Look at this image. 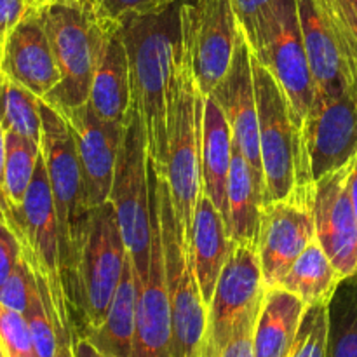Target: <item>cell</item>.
<instances>
[{
	"label": "cell",
	"instance_id": "cell-46",
	"mask_svg": "<svg viewBox=\"0 0 357 357\" xmlns=\"http://www.w3.org/2000/svg\"><path fill=\"white\" fill-rule=\"evenodd\" d=\"M2 56H3V47H0V72H2Z\"/></svg>",
	"mask_w": 357,
	"mask_h": 357
},
{
	"label": "cell",
	"instance_id": "cell-18",
	"mask_svg": "<svg viewBox=\"0 0 357 357\" xmlns=\"http://www.w3.org/2000/svg\"><path fill=\"white\" fill-rule=\"evenodd\" d=\"M2 72L40 100L61 80L40 13L31 10L9 35L3 47Z\"/></svg>",
	"mask_w": 357,
	"mask_h": 357
},
{
	"label": "cell",
	"instance_id": "cell-2",
	"mask_svg": "<svg viewBox=\"0 0 357 357\" xmlns=\"http://www.w3.org/2000/svg\"><path fill=\"white\" fill-rule=\"evenodd\" d=\"M131 72L132 101L149 142L150 164L159 178L167 169V101L180 35V0L166 10L131 17L121 26Z\"/></svg>",
	"mask_w": 357,
	"mask_h": 357
},
{
	"label": "cell",
	"instance_id": "cell-7",
	"mask_svg": "<svg viewBox=\"0 0 357 357\" xmlns=\"http://www.w3.org/2000/svg\"><path fill=\"white\" fill-rule=\"evenodd\" d=\"M128 257L112 202L91 209L77 272L73 307L75 340L89 337L105 323Z\"/></svg>",
	"mask_w": 357,
	"mask_h": 357
},
{
	"label": "cell",
	"instance_id": "cell-11",
	"mask_svg": "<svg viewBox=\"0 0 357 357\" xmlns=\"http://www.w3.org/2000/svg\"><path fill=\"white\" fill-rule=\"evenodd\" d=\"M314 190H298L261 209L258 255L267 288L279 286L296 258L316 239Z\"/></svg>",
	"mask_w": 357,
	"mask_h": 357
},
{
	"label": "cell",
	"instance_id": "cell-23",
	"mask_svg": "<svg viewBox=\"0 0 357 357\" xmlns=\"http://www.w3.org/2000/svg\"><path fill=\"white\" fill-rule=\"evenodd\" d=\"M296 10L316 94L347 91L337 45L314 0H296Z\"/></svg>",
	"mask_w": 357,
	"mask_h": 357
},
{
	"label": "cell",
	"instance_id": "cell-5",
	"mask_svg": "<svg viewBox=\"0 0 357 357\" xmlns=\"http://www.w3.org/2000/svg\"><path fill=\"white\" fill-rule=\"evenodd\" d=\"M38 13L61 73L44 101L58 110L80 107L89 100L94 70L110 30L98 20L89 0H58Z\"/></svg>",
	"mask_w": 357,
	"mask_h": 357
},
{
	"label": "cell",
	"instance_id": "cell-27",
	"mask_svg": "<svg viewBox=\"0 0 357 357\" xmlns=\"http://www.w3.org/2000/svg\"><path fill=\"white\" fill-rule=\"evenodd\" d=\"M331 31L345 86L357 107V0H314Z\"/></svg>",
	"mask_w": 357,
	"mask_h": 357
},
{
	"label": "cell",
	"instance_id": "cell-28",
	"mask_svg": "<svg viewBox=\"0 0 357 357\" xmlns=\"http://www.w3.org/2000/svg\"><path fill=\"white\" fill-rule=\"evenodd\" d=\"M0 122L3 129L42 143L40 98L0 72Z\"/></svg>",
	"mask_w": 357,
	"mask_h": 357
},
{
	"label": "cell",
	"instance_id": "cell-22",
	"mask_svg": "<svg viewBox=\"0 0 357 357\" xmlns=\"http://www.w3.org/2000/svg\"><path fill=\"white\" fill-rule=\"evenodd\" d=\"M305 310L288 289L267 288L255 324V357H288Z\"/></svg>",
	"mask_w": 357,
	"mask_h": 357
},
{
	"label": "cell",
	"instance_id": "cell-1",
	"mask_svg": "<svg viewBox=\"0 0 357 357\" xmlns=\"http://www.w3.org/2000/svg\"><path fill=\"white\" fill-rule=\"evenodd\" d=\"M204 96L199 89L194 72V42L192 21L185 0H180V35L173 59V73L167 101V169L174 215L183 230V239L190 250L192 227L197 197L202 190L201 146ZM192 253V251H190Z\"/></svg>",
	"mask_w": 357,
	"mask_h": 357
},
{
	"label": "cell",
	"instance_id": "cell-43",
	"mask_svg": "<svg viewBox=\"0 0 357 357\" xmlns=\"http://www.w3.org/2000/svg\"><path fill=\"white\" fill-rule=\"evenodd\" d=\"M54 357H77L73 340H59Z\"/></svg>",
	"mask_w": 357,
	"mask_h": 357
},
{
	"label": "cell",
	"instance_id": "cell-26",
	"mask_svg": "<svg viewBox=\"0 0 357 357\" xmlns=\"http://www.w3.org/2000/svg\"><path fill=\"white\" fill-rule=\"evenodd\" d=\"M340 282H344V279L316 237L296 258L279 286L310 307L331 305Z\"/></svg>",
	"mask_w": 357,
	"mask_h": 357
},
{
	"label": "cell",
	"instance_id": "cell-41",
	"mask_svg": "<svg viewBox=\"0 0 357 357\" xmlns=\"http://www.w3.org/2000/svg\"><path fill=\"white\" fill-rule=\"evenodd\" d=\"M3 174H6V129L0 122V201H3Z\"/></svg>",
	"mask_w": 357,
	"mask_h": 357
},
{
	"label": "cell",
	"instance_id": "cell-36",
	"mask_svg": "<svg viewBox=\"0 0 357 357\" xmlns=\"http://www.w3.org/2000/svg\"><path fill=\"white\" fill-rule=\"evenodd\" d=\"M21 257H23V251H21L20 239L10 223L7 222L6 213L0 206V286L7 281Z\"/></svg>",
	"mask_w": 357,
	"mask_h": 357
},
{
	"label": "cell",
	"instance_id": "cell-6",
	"mask_svg": "<svg viewBox=\"0 0 357 357\" xmlns=\"http://www.w3.org/2000/svg\"><path fill=\"white\" fill-rule=\"evenodd\" d=\"M150 176L155 190L157 213L162 234L164 268L169 296L171 326L178 357H204L208 331V305L201 295L192 253L183 239V230L174 215L169 188L150 164Z\"/></svg>",
	"mask_w": 357,
	"mask_h": 357
},
{
	"label": "cell",
	"instance_id": "cell-3",
	"mask_svg": "<svg viewBox=\"0 0 357 357\" xmlns=\"http://www.w3.org/2000/svg\"><path fill=\"white\" fill-rule=\"evenodd\" d=\"M42 143L40 150L47 169L58 218L59 244H61V271L66 300L73 323L77 272L80 253L86 239L91 209L87 208L82 169L77 155L75 139L63 115L47 101L40 100Z\"/></svg>",
	"mask_w": 357,
	"mask_h": 357
},
{
	"label": "cell",
	"instance_id": "cell-37",
	"mask_svg": "<svg viewBox=\"0 0 357 357\" xmlns=\"http://www.w3.org/2000/svg\"><path fill=\"white\" fill-rule=\"evenodd\" d=\"M258 310L260 309L253 310L241 321L220 357H255V324Z\"/></svg>",
	"mask_w": 357,
	"mask_h": 357
},
{
	"label": "cell",
	"instance_id": "cell-4",
	"mask_svg": "<svg viewBox=\"0 0 357 357\" xmlns=\"http://www.w3.org/2000/svg\"><path fill=\"white\" fill-rule=\"evenodd\" d=\"M251 49V47H250ZM264 167V204L314 190L305 138L296 128L281 84L251 51Z\"/></svg>",
	"mask_w": 357,
	"mask_h": 357
},
{
	"label": "cell",
	"instance_id": "cell-25",
	"mask_svg": "<svg viewBox=\"0 0 357 357\" xmlns=\"http://www.w3.org/2000/svg\"><path fill=\"white\" fill-rule=\"evenodd\" d=\"M136 303H138V279H136L131 258L128 257L122 279L108 309L107 319L94 333L86 337L87 340L108 357H132Z\"/></svg>",
	"mask_w": 357,
	"mask_h": 357
},
{
	"label": "cell",
	"instance_id": "cell-24",
	"mask_svg": "<svg viewBox=\"0 0 357 357\" xmlns=\"http://www.w3.org/2000/svg\"><path fill=\"white\" fill-rule=\"evenodd\" d=\"M261 209L264 190L258 185L250 162L244 159L243 153L234 150L227 185V230L230 243H250L258 246Z\"/></svg>",
	"mask_w": 357,
	"mask_h": 357
},
{
	"label": "cell",
	"instance_id": "cell-8",
	"mask_svg": "<svg viewBox=\"0 0 357 357\" xmlns=\"http://www.w3.org/2000/svg\"><path fill=\"white\" fill-rule=\"evenodd\" d=\"M110 202L117 215L122 239L128 248L136 278L138 281H145L152 244L150 153L145 126L135 101L119 150Z\"/></svg>",
	"mask_w": 357,
	"mask_h": 357
},
{
	"label": "cell",
	"instance_id": "cell-19",
	"mask_svg": "<svg viewBox=\"0 0 357 357\" xmlns=\"http://www.w3.org/2000/svg\"><path fill=\"white\" fill-rule=\"evenodd\" d=\"M87 103L103 122L122 128L129 122L132 112L131 72L121 28L110 30L105 37Z\"/></svg>",
	"mask_w": 357,
	"mask_h": 357
},
{
	"label": "cell",
	"instance_id": "cell-32",
	"mask_svg": "<svg viewBox=\"0 0 357 357\" xmlns=\"http://www.w3.org/2000/svg\"><path fill=\"white\" fill-rule=\"evenodd\" d=\"M24 317L30 328L35 357H54L58 351V333H56L51 314L42 300L38 284L31 293Z\"/></svg>",
	"mask_w": 357,
	"mask_h": 357
},
{
	"label": "cell",
	"instance_id": "cell-31",
	"mask_svg": "<svg viewBox=\"0 0 357 357\" xmlns=\"http://www.w3.org/2000/svg\"><path fill=\"white\" fill-rule=\"evenodd\" d=\"M174 2L176 0H89L98 20L108 30L121 28L131 17L162 13Z\"/></svg>",
	"mask_w": 357,
	"mask_h": 357
},
{
	"label": "cell",
	"instance_id": "cell-14",
	"mask_svg": "<svg viewBox=\"0 0 357 357\" xmlns=\"http://www.w3.org/2000/svg\"><path fill=\"white\" fill-rule=\"evenodd\" d=\"M352 160L316 181V237L344 281L357 275V222L349 190Z\"/></svg>",
	"mask_w": 357,
	"mask_h": 357
},
{
	"label": "cell",
	"instance_id": "cell-9",
	"mask_svg": "<svg viewBox=\"0 0 357 357\" xmlns=\"http://www.w3.org/2000/svg\"><path fill=\"white\" fill-rule=\"evenodd\" d=\"M246 40L253 54L281 84L293 121L303 135L316 86L300 30L296 0H274Z\"/></svg>",
	"mask_w": 357,
	"mask_h": 357
},
{
	"label": "cell",
	"instance_id": "cell-20",
	"mask_svg": "<svg viewBox=\"0 0 357 357\" xmlns=\"http://www.w3.org/2000/svg\"><path fill=\"white\" fill-rule=\"evenodd\" d=\"M190 251L201 295L206 305H209L216 282L229 258L230 239L222 213L204 190H201L195 204Z\"/></svg>",
	"mask_w": 357,
	"mask_h": 357
},
{
	"label": "cell",
	"instance_id": "cell-44",
	"mask_svg": "<svg viewBox=\"0 0 357 357\" xmlns=\"http://www.w3.org/2000/svg\"><path fill=\"white\" fill-rule=\"evenodd\" d=\"M54 2H58V0H26L30 10H35V13L45 9V7L51 6V3H54Z\"/></svg>",
	"mask_w": 357,
	"mask_h": 357
},
{
	"label": "cell",
	"instance_id": "cell-33",
	"mask_svg": "<svg viewBox=\"0 0 357 357\" xmlns=\"http://www.w3.org/2000/svg\"><path fill=\"white\" fill-rule=\"evenodd\" d=\"M0 342L9 357H35L24 314L0 303Z\"/></svg>",
	"mask_w": 357,
	"mask_h": 357
},
{
	"label": "cell",
	"instance_id": "cell-10",
	"mask_svg": "<svg viewBox=\"0 0 357 357\" xmlns=\"http://www.w3.org/2000/svg\"><path fill=\"white\" fill-rule=\"evenodd\" d=\"M265 291L257 244L230 243L229 258L208 305L204 357L222 356L241 321L260 309Z\"/></svg>",
	"mask_w": 357,
	"mask_h": 357
},
{
	"label": "cell",
	"instance_id": "cell-39",
	"mask_svg": "<svg viewBox=\"0 0 357 357\" xmlns=\"http://www.w3.org/2000/svg\"><path fill=\"white\" fill-rule=\"evenodd\" d=\"M230 3H232L234 13L239 20L244 35L250 37L265 10L274 3V0H230Z\"/></svg>",
	"mask_w": 357,
	"mask_h": 357
},
{
	"label": "cell",
	"instance_id": "cell-12",
	"mask_svg": "<svg viewBox=\"0 0 357 357\" xmlns=\"http://www.w3.org/2000/svg\"><path fill=\"white\" fill-rule=\"evenodd\" d=\"M314 181L351 162L357 153V107L349 91L316 94L303 124Z\"/></svg>",
	"mask_w": 357,
	"mask_h": 357
},
{
	"label": "cell",
	"instance_id": "cell-16",
	"mask_svg": "<svg viewBox=\"0 0 357 357\" xmlns=\"http://www.w3.org/2000/svg\"><path fill=\"white\" fill-rule=\"evenodd\" d=\"M58 112L63 115L75 139L87 208L94 209L110 201L126 128L101 121L89 103Z\"/></svg>",
	"mask_w": 357,
	"mask_h": 357
},
{
	"label": "cell",
	"instance_id": "cell-29",
	"mask_svg": "<svg viewBox=\"0 0 357 357\" xmlns=\"http://www.w3.org/2000/svg\"><path fill=\"white\" fill-rule=\"evenodd\" d=\"M40 145L16 132H6V174H3V201L0 206L16 211L23 206L24 195L33 180Z\"/></svg>",
	"mask_w": 357,
	"mask_h": 357
},
{
	"label": "cell",
	"instance_id": "cell-34",
	"mask_svg": "<svg viewBox=\"0 0 357 357\" xmlns=\"http://www.w3.org/2000/svg\"><path fill=\"white\" fill-rule=\"evenodd\" d=\"M35 288H37V279H35L33 271L26 258L21 257L7 281L0 286V303L24 314Z\"/></svg>",
	"mask_w": 357,
	"mask_h": 357
},
{
	"label": "cell",
	"instance_id": "cell-42",
	"mask_svg": "<svg viewBox=\"0 0 357 357\" xmlns=\"http://www.w3.org/2000/svg\"><path fill=\"white\" fill-rule=\"evenodd\" d=\"M349 190H351V199H352V204H354L356 222H357V153L354 155V159H352L351 176H349Z\"/></svg>",
	"mask_w": 357,
	"mask_h": 357
},
{
	"label": "cell",
	"instance_id": "cell-13",
	"mask_svg": "<svg viewBox=\"0 0 357 357\" xmlns=\"http://www.w3.org/2000/svg\"><path fill=\"white\" fill-rule=\"evenodd\" d=\"M150 206H152L150 267L145 281H138L132 357H178L173 340V326H171L169 296H167L166 268H164L162 234H160V222L152 178H150Z\"/></svg>",
	"mask_w": 357,
	"mask_h": 357
},
{
	"label": "cell",
	"instance_id": "cell-15",
	"mask_svg": "<svg viewBox=\"0 0 357 357\" xmlns=\"http://www.w3.org/2000/svg\"><path fill=\"white\" fill-rule=\"evenodd\" d=\"M209 96L218 103L229 122L234 150L243 153L244 159L250 162L258 185L264 190L257 91L251 65V49L244 31H241L229 72Z\"/></svg>",
	"mask_w": 357,
	"mask_h": 357
},
{
	"label": "cell",
	"instance_id": "cell-30",
	"mask_svg": "<svg viewBox=\"0 0 357 357\" xmlns=\"http://www.w3.org/2000/svg\"><path fill=\"white\" fill-rule=\"evenodd\" d=\"M331 338V305L307 307L288 357H328Z\"/></svg>",
	"mask_w": 357,
	"mask_h": 357
},
{
	"label": "cell",
	"instance_id": "cell-45",
	"mask_svg": "<svg viewBox=\"0 0 357 357\" xmlns=\"http://www.w3.org/2000/svg\"><path fill=\"white\" fill-rule=\"evenodd\" d=\"M0 357H9V356H7V352H6V349H3V345H2V342H0Z\"/></svg>",
	"mask_w": 357,
	"mask_h": 357
},
{
	"label": "cell",
	"instance_id": "cell-21",
	"mask_svg": "<svg viewBox=\"0 0 357 357\" xmlns=\"http://www.w3.org/2000/svg\"><path fill=\"white\" fill-rule=\"evenodd\" d=\"M234 143L232 131L211 96H204L202 114V146H201V181L202 190L208 194L213 204L222 213L223 220L229 218L227 211V185H229L230 164H232Z\"/></svg>",
	"mask_w": 357,
	"mask_h": 357
},
{
	"label": "cell",
	"instance_id": "cell-40",
	"mask_svg": "<svg viewBox=\"0 0 357 357\" xmlns=\"http://www.w3.org/2000/svg\"><path fill=\"white\" fill-rule=\"evenodd\" d=\"M73 345H75L77 357H108L107 354H103L100 349L94 347L87 338H77V340L73 342Z\"/></svg>",
	"mask_w": 357,
	"mask_h": 357
},
{
	"label": "cell",
	"instance_id": "cell-38",
	"mask_svg": "<svg viewBox=\"0 0 357 357\" xmlns=\"http://www.w3.org/2000/svg\"><path fill=\"white\" fill-rule=\"evenodd\" d=\"M30 13L26 0H0V47H6L9 35Z\"/></svg>",
	"mask_w": 357,
	"mask_h": 357
},
{
	"label": "cell",
	"instance_id": "cell-17",
	"mask_svg": "<svg viewBox=\"0 0 357 357\" xmlns=\"http://www.w3.org/2000/svg\"><path fill=\"white\" fill-rule=\"evenodd\" d=\"M185 2L192 21L195 79L202 96H209L229 72L243 28L230 0Z\"/></svg>",
	"mask_w": 357,
	"mask_h": 357
},
{
	"label": "cell",
	"instance_id": "cell-35",
	"mask_svg": "<svg viewBox=\"0 0 357 357\" xmlns=\"http://www.w3.org/2000/svg\"><path fill=\"white\" fill-rule=\"evenodd\" d=\"M328 357H357V295L335 331L331 330Z\"/></svg>",
	"mask_w": 357,
	"mask_h": 357
}]
</instances>
